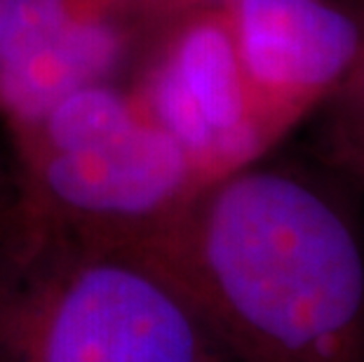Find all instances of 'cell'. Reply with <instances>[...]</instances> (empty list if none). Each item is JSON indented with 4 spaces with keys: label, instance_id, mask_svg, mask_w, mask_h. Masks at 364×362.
<instances>
[{
    "label": "cell",
    "instance_id": "cell-4",
    "mask_svg": "<svg viewBox=\"0 0 364 362\" xmlns=\"http://www.w3.org/2000/svg\"><path fill=\"white\" fill-rule=\"evenodd\" d=\"M136 102L186 151L203 186L280 144L247 82L223 5L193 7L162 31Z\"/></svg>",
    "mask_w": 364,
    "mask_h": 362
},
{
    "label": "cell",
    "instance_id": "cell-2",
    "mask_svg": "<svg viewBox=\"0 0 364 362\" xmlns=\"http://www.w3.org/2000/svg\"><path fill=\"white\" fill-rule=\"evenodd\" d=\"M0 362H233L141 235L0 214Z\"/></svg>",
    "mask_w": 364,
    "mask_h": 362
},
{
    "label": "cell",
    "instance_id": "cell-5",
    "mask_svg": "<svg viewBox=\"0 0 364 362\" xmlns=\"http://www.w3.org/2000/svg\"><path fill=\"white\" fill-rule=\"evenodd\" d=\"M200 0H17L0 57V113L12 134L73 92L113 85L149 36Z\"/></svg>",
    "mask_w": 364,
    "mask_h": 362
},
{
    "label": "cell",
    "instance_id": "cell-10",
    "mask_svg": "<svg viewBox=\"0 0 364 362\" xmlns=\"http://www.w3.org/2000/svg\"><path fill=\"white\" fill-rule=\"evenodd\" d=\"M348 3H353V5H358V7H362V10H364V0H348Z\"/></svg>",
    "mask_w": 364,
    "mask_h": 362
},
{
    "label": "cell",
    "instance_id": "cell-7",
    "mask_svg": "<svg viewBox=\"0 0 364 362\" xmlns=\"http://www.w3.org/2000/svg\"><path fill=\"white\" fill-rule=\"evenodd\" d=\"M317 113V156L341 179L364 188V59Z\"/></svg>",
    "mask_w": 364,
    "mask_h": 362
},
{
    "label": "cell",
    "instance_id": "cell-6",
    "mask_svg": "<svg viewBox=\"0 0 364 362\" xmlns=\"http://www.w3.org/2000/svg\"><path fill=\"white\" fill-rule=\"evenodd\" d=\"M257 106L282 142L364 59V10L348 0L223 3Z\"/></svg>",
    "mask_w": 364,
    "mask_h": 362
},
{
    "label": "cell",
    "instance_id": "cell-9",
    "mask_svg": "<svg viewBox=\"0 0 364 362\" xmlns=\"http://www.w3.org/2000/svg\"><path fill=\"white\" fill-rule=\"evenodd\" d=\"M203 5H223V3H228V0H200Z\"/></svg>",
    "mask_w": 364,
    "mask_h": 362
},
{
    "label": "cell",
    "instance_id": "cell-8",
    "mask_svg": "<svg viewBox=\"0 0 364 362\" xmlns=\"http://www.w3.org/2000/svg\"><path fill=\"white\" fill-rule=\"evenodd\" d=\"M14 7H17V0H0V57H3L7 33H10V26H12Z\"/></svg>",
    "mask_w": 364,
    "mask_h": 362
},
{
    "label": "cell",
    "instance_id": "cell-1",
    "mask_svg": "<svg viewBox=\"0 0 364 362\" xmlns=\"http://www.w3.org/2000/svg\"><path fill=\"white\" fill-rule=\"evenodd\" d=\"M141 240L233 362H364V235L322 176L263 158Z\"/></svg>",
    "mask_w": 364,
    "mask_h": 362
},
{
    "label": "cell",
    "instance_id": "cell-3",
    "mask_svg": "<svg viewBox=\"0 0 364 362\" xmlns=\"http://www.w3.org/2000/svg\"><path fill=\"white\" fill-rule=\"evenodd\" d=\"M10 210L115 235H144L203 188L186 151L115 85L64 97L12 134Z\"/></svg>",
    "mask_w": 364,
    "mask_h": 362
}]
</instances>
